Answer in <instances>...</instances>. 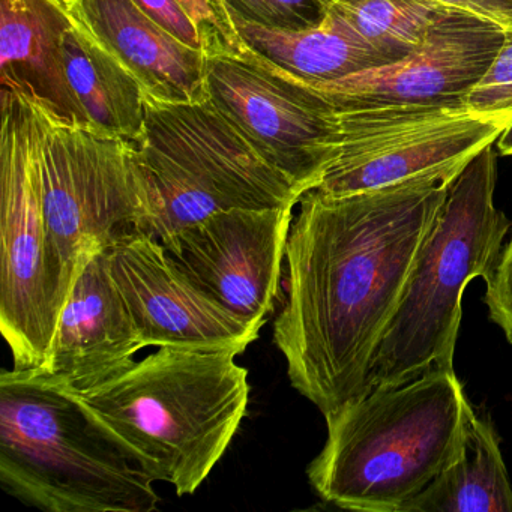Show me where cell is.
I'll return each mask as SVG.
<instances>
[{"mask_svg":"<svg viewBox=\"0 0 512 512\" xmlns=\"http://www.w3.org/2000/svg\"><path fill=\"white\" fill-rule=\"evenodd\" d=\"M448 185L431 179L364 193L302 196L286 248L287 296L274 322L293 388L323 416L368 391Z\"/></svg>","mask_w":512,"mask_h":512,"instance_id":"1","label":"cell"},{"mask_svg":"<svg viewBox=\"0 0 512 512\" xmlns=\"http://www.w3.org/2000/svg\"><path fill=\"white\" fill-rule=\"evenodd\" d=\"M473 415L454 368L373 386L325 416L328 437L308 481L338 508L404 512L460 455Z\"/></svg>","mask_w":512,"mask_h":512,"instance_id":"2","label":"cell"},{"mask_svg":"<svg viewBox=\"0 0 512 512\" xmlns=\"http://www.w3.org/2000/svg\"><path fill=\"white\" fill-rule=\"evenodd\" d=\"M229 350L158 347L80 400L115 434L154 482L194 494L238 433L248 371Z\"/></svg>","mask_w":512,"mask_h":512,"instance_id":"3","label":"cell"},{"mask_svg":"<svg viewBox=\"0 0 512 512\" xmlns=\"http://www.w3.org/2000/svg\"><path fill=\"white\" fill-rule=\"evenodd\" d=\"M0 484L50 512H152L160 502L77 392L34 370L0 373Z\"/></svg>","mask_w":512,"mask_h":512,"instance_id":"4","label":"cell"},{"mask_svg":"<svg viewBox=\"0 0 512 512\" xmlns=\"http://www.w3.org/2000/svg\"><path fill=\"white\" fill-rule=\"evenodd\" d=\"M496 182V149L488 145L448 185L377 350L368 389L454 368L464 290L475 278H490L511 230V221L494 205Z\"/></svg>","mask_w":512,"mask_h":512,"instance_id":"5","label":"cell"},{"mask_svg":"<svg viewBox=\"0 0 512 512\" xmlns=\"http://www.w3.org/2000/svg\"><path fill=\"white\" fill-rule=\"evenodd\" d=\"M136 145L154 206L145 235L160 242L217 212L295 208L304 196L209 100L164 103L146 95Z\"/></svg>","mask_w":512,"mask_h":512,"instance_id":"6","label":"cell"},{"mask_svg":"<svg viewBox=\"0 0 512 512\" xmlns=\"http://www.w3.org/2000/svg\"><path fill=\"white\" fill-rule=\"evenodd\" d=\"M43 202L59 311L83 268L119 239L145 233L154 214L136 143L53 121L44 143Z\"/></svg>","mask_w":512,"mask_h":512,"instance_id":"7","label":"cell"},{"mask_svg":"<svg viewBox=\"0 0 512 512\" xmlns=\"http://www.w3.org/2000/svg\"><path fill=\"white\" fill-rule=\"evenodd\" d=\"M52 119L2 89L0 128V331L16 370L43 371L59 311L49 262L43 152Z\"/></svg>","mask_w":512,"mask_h":512,"instance_id":"8","label":"cell"},{"mask_svg":"<svg viewBox=\"0 0 512 512\" xmlns=\"http://www.w3.org/2000/svg\"><path fill=\"white\" fill-rule=\"evenodd\" d=\"M208 100L301 194L322 184L341 151L340 115L319 89L250 49L211 55Z\"/></svg>","mask_w":512,"mask_h":512,"instance_id":"9","label":"cell"},{"mask_svg":"<svg viewBox=\"0 0 512 512\" xmlns=\"http://www.w3.org/2000/svg\"><path fill=\"white\" fill-rule=\"evenodd\" d=\"M338 115L340 155L314 188L332 196L419 179L449 185L509 125L451 107H380Z\"/></svg>","mask_w":512,"mask_h":512,"instance_id":"10","label":"cell"},{"mask_svg":"<svg viewBox=\"0 0 512 512\" xmlns=\"http://www.w3.org/2000/svg\"><path fill=\"white\" fill-rule=\"evenodd\" d=\"M505 29L446 5L418 50L395 64L314 86L337 112L380 107L466 109L467 98L496 61Z\"/></svg>","mask_w":512,"mask_h":512,"instance_id":"11","label":"cell"},{"mask_svg":"<svg viewBox=\"0 0 512 512\" xmlns=\"http://www.w3.org/2000/svg\"><path fill=\"white\" fill-rule=\"evenodd\" d=\"M293 206L229 209L161 244L185 274L227 310L263 326L281 292Z\"/></svg>","mask_w":512,"mask_h":512,"instance_id":"12","label":"cell"},{"mask_svg":"<svg viewBox=\"0 0 512 512\" xmlns=\"http://www.w3.org/2000/svg\"><path fill=\"white\" fill-rule=\"evenodd\" d=\"M107 266L146 347L229 350L241 355L262 326L200 289L152 236L134 232L106 250Z\"/></svg>","mask_w":512,"mask_h":512,"instance_id":"13","label":"cell"},{"mask_svg":"<svg viewBox=\"0 0 512 512\" xmlns=\"http://www.w3.org/2000/svg\"><path fill=\"white\" fill-rule=\"evenodd\" d=\"M145 347L103 251L77 277L41 373L88 391L130 370Z\"/></svg>","mask_w":512,"mask_h":512,"instance_id":"14","label":"cell"},{"mask_svg":"<svg viewBox=\"0 0 512 512\" xmlns=\"http://www.w3.org/2000/svg\"><path fill=\"white\" fill-rule=\"evenodd\" d=\"M86 29L145 89L164 103H203L208 56L176 40L134 0H64Z\"/></svg>","mask_w":512,"mask_h":512,"instance_id":"15","label":"cell"},{"mask_svg":"<svg viewBox=\"0 0 512 512\" xmlns=\"http://www.w3.org/2000/svg\"><path fill=\"white\" fill-rule=\"evenodd\" d=\"M73 25L64 0H0V86L53 124L92 131L65 68L64 37Z\"/></svg>","mask_w":512,"mask_h":512,"instance_id":"16","label":"cell"},{"mask_svg":"<svg viewBox=\"0 0 512 512\" xmlns=\"http://www.w3.org/2000/svg\"><path fill=\"white\" fill-rule=\"evenodd\" d=\"M64 59L92 131L139 142L146 121V92L139 80L76 20L64 37Z\"/></svg>","mask_w":512,"mask_h":512,"instance_id":"17","label":"cell"},{"mask_svg":"<svg viewBox=\"0 0 512 512\" xmlns=\"http://www.w3.org/2000/svg\"><path fill=\"white\" fill-rule=\"evenodd\" d=\"M245 46L295 79L331 85L386 65L358 35L334 16L305 31H274L233 19Z\"/></svg>","mask_w":512,"mask_h":512,"instance_id":"18","label":"cell"},{"mask_svg":"<svg viewBox=\"0 0 512 512\" xmlns=\"http://www.w3.org/2000/svg\"><path fill=\"white\" fill-rule=\"evenodd\" d=\"M404 512H512V487L499 437L473 415L460 455Z\"/></svg>","mask_w":512,"mask_h":512,"instance_id":"19","label":"cell"},{"mask_svg":"<svg viewBox=\"0 0 512 512\" xmlns=\"http://www.w3.org/2000/svg\"><path fill=\"white\" fill-rule=\"evenodd\" d=\"M445 7L436 0H329L328 14L389 65L422 46Z\"/></svg>","mask_w":512,"mask_h":512,"instance_id":"20","label":"cell"},{"mask_svg":"<svg viewBox=\"0 0 512 512\" xmlns=\"http://www.w3.org/2000/svg\"><path fill=\"white\" fill-rule=\"evenodd\" d=\"M233 19L274 31H305L328 19L329 0H224Z\"/></svg>","mask_w":512,"mask_h":512,"instance_id":"21","label":"cell"},{"mask_svg":"<svg viewBox=\"0 0 512 512\" xmlns=\"http://www.w3.org/2000/svg\"><path fill=\"white\" fill-rule=\"evenodd\" d=\"M466 109L481 118L512 122V29L484 79L470 92Z\"/></svg>","mask_w":512,"mask_h":512,"instance_id":"22","label":"cell"},{"mask_svg":"<svg viewBox=\"0 0 512 512\" xmlns=\"http://www.w3.org/2000/svg\"><path fill=\"white\" fill-rule=\"evenodd\" d=\"M196 26L206 56L239 55L248 49L224 0H178Z\"/></svg>","mask_w":512,"mask_h":512,"instance_id":"23","label":"cell"},{"mask_svg":"<svg viewBox=\"0 0 512 512\" xmlns=\"http://www.w3.org/2000/svg\"><path fill=\"white\" fill-rule=\"evenodd\" d=\"M485 284L488 319L502 329L506 340L512 344V230L511 238L503 245L496 268Z\"/></svg>","mask_w":512,"mask_h":512,"instance_id":"24","label":"cell"},{"mask_svg":"<svg viewBox=\"0 0 512 512\" xmlns=\"http://www.w3.org/2000/svg\"><path fill=\"white\" fill-rule=\"evenodd\" d=\"M158 25L163 26L176 40L191 49L205 53L202 38L196 26L179 5L178 0H134Z\"/></svg>","mask_w":512,"mask_h":512,"instance_id":"25","label":"cell"},{"mask_svg":"<svg viewBox=\"0 0 512 512\" xmlns=\"http://www.w3.org/2000/svg\"><path fill=\"white\" fill-rule=\"evenodd\" d=\"M436 2L478 14L502 26L505 31L512 29V0H436Z\"/></svg>","mask_w":512,"mask_h":512,"instance_id":"26","label":"cell"},{"mask_svg":"<svg viewBox=\"0 0 512 512\" xmlns=\"http://www.w3.org/2000/svg\"><path fill=\"white\" fill-rule=\"evenodd\" d=\"M496 149L502 157H512V122L500 133Z\"/></svg>","mask_w":512,"mask_h":512,"instance_id":"27","label":"cell"}]
</instances>
